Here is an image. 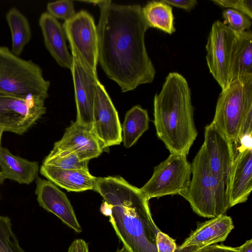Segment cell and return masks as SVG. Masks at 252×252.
<instances>
[{
  "instance_id": "6da1fadb",
  "label": "cell",
  "mask_w": 252,
  "mask_h": 252,
  "mask_svg": "<svg viewBox=\"0 0 252 252\" xmlns=\"http://www.w3.org/2000/svg\"><path fill=\"white\" fill-rule=\"evenodd\" d=\"M87 2L100 8L96 27L97 60L107 76L123 93L152 83L156 71L146 49L145 34L149 27L142 7L111 0Z\"/></svg>"
},
{
  "instance_id": "7a4b0ae2",
  "label": "cell",
  "mask_w": 252,
  "mask_h": 252,
  "mask_svg": "<svg viewBox=\"0 0 252 252\" xmlns=\"http://www.w3.org/2000/svg\"><path fill=\"white\" fill-rule=\"evenodd\" d=\"M112 206L111 222L128 252H158L161 231L152 219L149 200L121 177H97L94 190Z\"/></svg>"
},
{
  "instance_id": "3957f363",
  "label": "cell",
  "mask_w": 252,
  "mask_h": 252,
  "mask_svg": "<svg viewBox=\"0 0 252 252\" xmlns=\"http://www.w3.org/2000/svg\"><path fill=\"white\" fill-rule=\"evenodd\" d=\"M154 125L158 138L170 154L187 156L197 135L191 92L186 78L168 74L154 99Z\"/></svg>"
},
{
  "instance_id": "277c9868",
  "label": "cell",
  "mask_w": 252,
  "mask_h": 252,
  "mask_svg": "<svg viewBox=\"0 0 252 252\" xmlns=\"http://www.w3.org/2000/svg\"><path fill=\"white\" fill-rule=\"evenodd\" d=\"M189 187L182 196L192 210L207 218L225 215L230 208L227 186L211 172L202 146L192 160Z\"/></svg>"
},
{
  "instance_id": "5b68a950",
  "label": "cell",
  "mask_w": 252,
  "mask_h": 252,
  "mask_svg": "<svg viewBox=\"0 0 252 252\" xmlns=\"http://www.w3.org/2000/svg\"><path fill=\"white\" fill-rule=\"evenodd\" d=\"M252 120V75L231 81L218 97L212 123L234 143Z\"/></svg>"
},
{
  "instance_id": "8992f818",
  "label": "cell",
  "mask_w": 252,
  "mask_h": 252,
  "mask_svg": "<svg viewBox=\"0 0 252 252\" xmlns=\"http://www.w3.org/2000/svg\"><path fill=\"white\" fill-rule=\"evenodd\" d=\"M50 82L43 77L41 68L31 61L14 55L0 46V92L19 96H48Z\"/></svg>"
},
{
  "instance_id": "52a82bcc",
  "label": "cell",
  "mask_w": 252,
  "mask_h": 252,
  "mask_svg": "<svg viewBox=\"0 0 252 252\" xmlns=\"http://www.w3.org/2000/svg\"><path fill=\"white\" fill-rule=\"evenodd\" d=\"M191 175L187 156L170 154L154 167L151 178L139 189L148 200L168 195L182 196L189 187Z\"/></svg>"
},
{
  "instance_id": "ba28073f",
  "label": "cell",
  "mask_w": 252,
  "mask_h": 252,
  "mask_svg": "<svg viewBox=\"0 0 252 252\" xmlns=\"http://www.w3.org/2000/svg\"><path fill=\"white\" fill-rule=\"evenodd\" d=\"M45 99L0 92V129L22 135L45 113Z\"/></svg>"
},
{
  "instance_id": "9c48e42d",
  "label": "cell",
  "mask_w": 252,
  "mask_h": 252,
  "mask_svg": "<svg viewBox=\"0 0 252 252\" xmlns=\"http://www.w3.org/2000/svg\"><path fill=\"white\" fill-rule=\"evenodd\" d=\"M238 38V33L220 21L212 24L206 45V58L210 72L221 90L227 88L230 82V62Z\"/></svg>"
},
{
  "instance_id": "30bf717a",
  "label": "cell",
  "mask_w": 252,
  "mask_h": 252,
  "mask_svg": "<svg viewBox=\"0 0 252 252\" xmlns=\"http://www.w3.org/2000/svg\"><path fill=\"white\" fill-rule=\"evenodd\" d=\"M63 27L70 46L76 50L84 65L97 78V34L93 16L87 11L81 10L65 21Z\"/></svg>"
},
{
  "instance_id": "8fae6325",
  "label": "cell",
  "mask_w": 252,
  "mask_h": 252,
  "mask_svg": "<svg viewBox=\"0 0 252 252\" xmlns=\"http://www.w3.org/2000/svg\"><path fill=\"white\" fill-rule=\"evenodd\" d=\"M91 131L101 148L119 145L122 141V127L118 112L104 87L96 83Z\"/></svg>"
},
{
  "instance_id": "7c38bea8",
  "label": "cell",
  "mask_w": 252,
  "mask_h": 252,
  "mask_svg": "<svg viewBox=\"0 0 252 252\" xmlns=\"http://www.w3.org/2000/svg\"><path fill=\"white\" fill-rule=\"evenodd\" d=\"M72 63L70 69L75 92L77 110L76 123L91 130L96 83L94 77L84 65L76 50L70 46Z\"/></svg>"
},
{
  "instance_id": "4fadbf2b",
  "label": "cell",
  "mask_w": 252,
  "mask_h": 252,
  "mask_svg": "<svg viewBox=\"0 0 252 252\" xmlns=\"http://www.w3.org/2000/svg\"><path fill=\"white\" fill-rule=\"evenodd\" d=\"M202 146L211 172L228 189L234 158L233 143L212 122L205 127Z\"/></svg>"
},
{
  "instance_id": "5bb4252c",
  "label": "cell",
  "mask_w": 252,
  "mask_h": 252,
  "mask_svg": "<svg viewBox=\"0 0 252 252\" xmlns=\"http://www.w3.org/2000/svg\"><path fill=\"white\" fill-rule=\"evenodd\" d=\"M36 179L35 193L39 206L56 215L76 232L81 233L82 227L66 194L51 181L40 177Z\"/></svg>"
},
{
  "instance_id": "9a60e30c",
  "label": "cell",
  "mask_w": 252,
  "mask_h": 252,
  "mask_svg": "<svg viewBox=\"0 0 252 252\" xmlns=\"http://www.w3.org/2000/svg\"><path fill=\"white\" fill-rule=\"evenodd\" d=\"M234 228L231 218L220 215L199 223L196 229L174 252H199L207 247L225 241Z\"/></svg>"
},
{
  "instance_id": "2e32d148",
  "label": "cell",
  "mask_w": 252,
  "mask_h": 252,
  "mask_svg": "<svg viewBox=\"0 0 252 252\" xmlns=\"http://www.w3.org/2000/svg\"><path fill=\"white\" fill-rule=\"evenodd\" d=\"M233 148L228 188L230 207L246 202L252 190V149L234 145Z\"/></svg>"
},
{
  "instance_id": "e0dca14e",
  "label": "cell",
  "mask_w": 252,
  "mask_h": 252,
  "mask_svg": "<svg viewBox=\"0 0 252 252\" xmlns=\"http://www.w3.org/2000/svg\"><path fill=\"white\" fill-rule=\"evenodd\" d=\"M53 148L73 152L81 161L97 158L103 151L91 130L73 122L65 129L61 139L54 144Z\"/></svg>"
},
{
  "instance_id": "ac0fdd59",
  "label": "cell",
  "mask_w": 252,
  "mask_h": 252,
  "mask_svg": "<svg viewBox=\"0 0 252 252\" xmlns=\"http://www.w3.org/2000/svg\"><path fill=\"white\" fill-rule=\"evenodd\" d=\"M39 25L45 45L51 56L60 66L70 69L72 58L67 48L66 37L63 26L48 12L41 15Z\"/></svg>"
},
{
  "instance_id": "d6986e66",
  "label": "cell",
  "mask_w": 252,
  "mask_h": 252,
  "mask_svg": "<svg viewBox=\"0 0 252 252\" xmlns=\"http://www.w3.org/2000/svg\"><path fill=\"white\" fill-rule=\"evenodd\" d=\"M40 173L49 181L68 191L94 190L96 186L97 177L87 170L63 169L42 164Z\"/></svg>"
},
{
  "instance_id": "ffe728a7",
  "label": "cell",
  "mask_w": 252,
  "mask_h": 252,
  "mask_svg": "<svg viewBox=\"0 0 252 252\" xmlns=\"http://www.w3.org/2000/svg\"><path fill=\"white\" fill-rule=\"evenodd\" d=\"M0 166L6 179L21 184L32 183L36 179L39 171L37 161L15 156L8 149L2 146L0 147Z\"/></svg>"
},
{
  "instance_id": "44dd1931",
  "label": "cell",
  "mask_w": 252,
  "mask_h": 252,
  "mask_svg": "<svg viewBox=\"0 0 252 252\" xmlns=\"http://www.w3.org/2000/svg\"><path fill=\"white\" fill-rule=\"evenodd\" d=\"M249 75H252V32L251 30L238 33L231 59L230 82Z\"/></svg>"
},
{
  "instance_id": "7402d4cb",
  "label": "cell",
  "mask_w": 252,
  "mask_h": 252,
  "mask_svg": "<svg viewBox=\"0 0 252 252\" xmlns=\"http://www.w3.org/2000/svg\"><path fill=\"white\" fill-rule=\"evenodd\" d=\"M149 118L147 111L135 105L125 115L122 126L124 145L128 148L133 146L149 128Z\"/></svg>"
},
{
  "instance_id": "603a6c76",
  "label": "cell",
  "mask_w": 252,
  "mask_h": 252,
  "mask_svg": "<svg viewBox=\"0 0 252 252\" xmlns=\"http://www.w3.org/2000/svg\"><path fill=\"white\" fill-rule=\"evenodd\" d=\"M149 28H154L169 34L175 32L172 7L160 1H151L142 7Z\"/></svg>"
},
{
  "instance_id": "cb8c5ba5",
  "label": "cell",
  "mask_w": 252,
  "mask_h": 252,
  "mask_svg": "<svg viewBox=\"0 0 252 252\" xmlns=\"http://www.w3.org/2000/svg\"><path fill=\"white\" fill-rule=\"evenodd\" d=\"M12 37V53L18 56L32 37L29 23L27 18L17 8H11L6 15Z\"/></svg>"
},
{
  "instance_id": "d4e9b609",
  "label": "cell",
  "mask_w": 252,
  "mask_h": 252,
  "mask_svg": "<svg viewBox=\"0 0 252 252\" xmlns=\"http://www.w3.org/2000/svg\"><path fill=\"white\" fill-rule=\"evenodd\" d=\"M89 161L80 160L73 152L53 148L45 158L42 164L63 169H82L89 171Z\"/></svg>"
},
{
  "instance_id": "484cf974",
  "label": "cell",
  "mask_w": 252,
  "mask_h": 252,
  "mask_svg": "<svg viewBox=\"0 0 252 252\" xmlns=\"http://www.w3.org/2000/svg\"><path fill=\"white\" fill-rule=\"evenodd\" d=\"M0 252H26L13 232L11 219L0 214Z\"/></svg>"
},
{
  "instance_id": "4316f807",
  "label": "cell",
  "mask_w": 252,
  "mask_h": 252,
  "mask_svg": "<svg viewBox=\"0 0 252 252\" xmlns=\"http://www.w3.org/2000/svg\"><path fill=\"white\" fill-rule=\"evenodd\" d=\"M223 23L237 33L250 30L251 20L244 13L231 8L222 11Z\"/></svg>"
},
{
  "instance_id": "83f0119b",
  "label": "cell",
  "mask_w": 252,
  "mask_h": 252,
  "mask_svg": "<svg viewBox=\"0 0 252 252\" xmlns=\"http://www.w3.org/2000/svg\"><path fill=\"white\" fill-rule=\"evenodd\" d=\"M48 13L55 18L61 19L65 21L73 18L76 14L73 2L70 0H59L47 4Z\"/></svg>"
},
{
  "instance_id": "f1b7e54d",
  "label": "cell",
  "mask_w": 252,
  "mask_h": 252,
  "mask_svg": "<svg viewBox=\"0 0 252 252\" xmlns=\"http://www.w3.org/2000/svg\"><path fill=\"white\" fill-rule=\"evenodd\" d=\"M212 2L220 6L234 8L241 11L252 19V0H213Z\"/></svg>"
},
{
  "instance_id": "f546056e",
  "label": "cell",
  "mask_w": 252,
  "mask_h": 252,
  "mask_svg": "<svg viewBox=\"0 0 252 252\" xmlns=\"http://www.w3.org/2000/svg\"><path fill=\"white\" fill-rule=\"evenodd\" d=\"M157 246L158 252H174L177 246L174 239L160 231L157 236Z\"/></svg>"
},
{
  "instance_id": "4dcf8cb0",
  "label": "cell",
  "mask_w": 252,
  "mask_h": 252,
  "mask_svg": "<svg viewBox=\"0 0 252 252\" xmlns=\"http://www.w3.org/2000/svg\"><path fill=\"white\" fill-rule=\"evenodd\" d=\"M168 5L183 9L187 11H190L193 9L197 4L195 0H162Z\"/></svg>"
},
{
  "instance_id": "1f68e13d",
  "label": "cell",
  "mask_w": 252,
  "mask_h": 252,
  "mask_svg": "<svg viewBox=\"0 0 252 252\" xmlns=\"http://www.w3.org/2000/svg\"><path fill=\"white\" fill-rule=\"evenodd\" d=\"M199 252H239V247H232L223 244H215L207 247Z\"/></svg>"
},
{
  "instance_id": "d6a6232c",
  "label": "cell",
  "mask_w": 252,
  "mask_h": 252,
  "mask_svg": "<svg viewBox=\"0 0 252 252\" xmlns=\"http://www.w3.org/2000/svg\"><path fill=\"white\" fill-rule=\"evenodd\" d=\"M67 252H89L88 245L83 239H76L69 247Z\"/></svg>"
},
{
  "instance_id": "836d02e7",
  "label": "cell",
  "mask_w": 252,
  "mask_h": 252,
  "mask_svg": "<svg viewBox=\"0 0 252 252\" xmlns=\"http://www.w3.org/2000/svg\"><path fill=\"white\" fill-rule=\"evenodd\" d=\"M100 211L105 216L110 217L112 214V206L104 201L101 205Z\"/></svg>"
},
{
  "instance_id": "e575fe53",
  "label": "cell",
  "mask_w": 252,
  "mask_h": 252,
  "mask_svg": "<svg viewBox=\"0 0 252 252\" xmlns=\"http://www.w3.org/2000/svg\"><path fill=\"white\" fill-rule=\"evenodd\" d=\"M239 249V252H252V239L247 240Z\"/></svg>"
},
{
  "instance_id": "d590c367",
  "label": "cell",
  "mask_w": 252,
  "mask_h": 252,
  "mask_svg": "<svg viewBox=\"0 0 252 252\" xmlns=\"http://www.w3.org/2000/svg\"><path fill=\"white\" fill-rule=\"evenodd\" d=\"M5 179L6 178L4 174L1 171H0V185L3 183Z\"/></svg>"
},
{
  "instance_id": "8d00e7d4",
  "label": "cell",
  "mask_w": 252,
  "mask_h": 252,
  "mask_svg": "<svg viewBox=\"0 0 252 252\" xmlns=\"http://www.w3.org/2000/svg\"><path fill=\"white\" fill-rule=\"evenodd\" d=\"M114 252H128L125 247H123L121 249H118L116 251Z\"/></svg>"
},
{
  "instance_id": "74e56055",
  "label": "cell",
  "mask_w": 252,
  "mask_h": 252,
  "mask_svg": "<svg viewBox=\"0 0 252 252\" xmlns=\"http://www.w3.org/2000/svg\"><path fill=\"white\" fill-rule=\"evenodd\" d=\"M3 131L0 129V147L1 146V139Z\"/></svg>"
}]
</instances>
